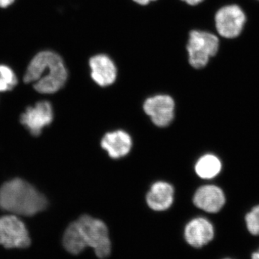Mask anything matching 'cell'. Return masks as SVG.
I'll return each instance as SVG.
<instances>
[{"mask_svg":"<svg viewBox=\"0 0 259 259\" xmlns=\"http://www.w3.org/2000/svg\"><path fill=\"white\" fill-rule=\"evenodd\" d=\"M68 79V71L60 56L52 51L38 53L29 64L24 81L34 83V89L41 94L57 93Z\"/></svg>","mask_w":259,"mask_h":259,"instance_id":"cell-1","label":"cell"},{"mask_svg":"<svg viewBox=\"0 0 259 259\" xmlns=\"http://www.w3.org/2000/svg\"><path fill=\"white\" fill-rule=\"evenodd\" d=\"M47 204L44 195L20 179L6 182L0 188V207L8 212L32 216L44 210Z\"/></svg>","mask_w":259,"mask_h":259,"instance_id":"cell-2","label":"cell"},{"mask_svg":"<svg viewBox=\"0 0 259 259\" xmlns=\"http://www.w3.org/2000/svg\"><path fill=\"white\" fill-rule=\"evenodd\" d=\"M219 40L216 35L202 30L190 32L187 46L189 62L194 69H202L208 64L209 58L217 54Z\"/></svg>","mask_w":259,"mask_h":259,"instance_id":"cell-3","label":"cell"},{"mask_svg":"<svg viewBox=\"0 0 259 259\" xmlns=\"http://www.w3.org/2000/svg\"><path fill=\"white\" fill-rule=\"evenodd\" d=\"M76 221L82 231L88 246L93 248L98 258H107L111 253L112 245L105 223L88 214H83Z\"/></svg>","mask_w":259,"mask_h":259,"instance_id":"cell-4","label":"cell"},{"mask_svg":"<svg viewBox=\"0 0 259 259\" xmlns=\"http://www.w3.org/2000/svg\"><path fill=\"white\" fill-rule=\"evenodd\" d=\"M30 243L28 229L23 221L15 215L0 218V245L6 248H25Z\"/></svg>","mask_w":259,"mask_h":259,"instance_id":"cell-5","label":"cell"},{"mask_svg":"<svg viewBox=\"0 0 259 259\" xmlns=\"http://www.w3.org/2000/svg\"><path fill=\"white\" fill-rule=\"evenodd\" d=\"M245 23V15L238 5L223 7L215 15V26L218 33L226 38L238 36Z\"/></svg>","mask_w":259,"mask_h":259,"instance_id":"cell-6","label":"cell"},{"mask_svg":"<svg viewBox=\"0 0 259 259\" xmlns=\"http://www.w3.org/2000/svg\"><path fill=\"white\" fill-rule=\"evenodd\" d=\"M175 103L171 97L166 95H158L149 97L145 101L144 110L151 117L155 125L167 127L175 117Z\"/></svg>","mask_w":259,"mask_h":259,"instance_id":"cell-7","label":"cell"},{"mask_svg":"<svg viewBox=\"0 0 259 259\" xmlns=\"http://www.w3.org/2000/svg\"><path fill=\"white\" fill-rule=\"evenodd\" d=\"M54 118L50 102H37L34 107H29L20 117V122L34 136L41 134L42 129L50 125Z\"/></svg>","mask_w":259,"mask_h":259,"instance_id":"cell-8","label":"cell"},{"mask_svg":"<svg viewBox=\"0 0 259 259\" xmlns=\"http://www.w3.org/2000/svg\"><path fill=\"white\" fill-rule=\"evenodd\" d=\"M214 226L208 219L198 217L193 218L186 225L185 239L191 246L202 248L208 245L214 238Z\"/></svg>","mask_w":259,"mask_h":259,"instance_id":"cell-9","label":"cell"},{"mask_svg":"<svg viewBox=\"0 0 259 259\" xmlns=\"http://www.w3.org/2000/svg\"><path fill=\"white\" fill-rule=\"evenodd\" d=\"M193 202L196 207L204 212L217 213L226 204V196L218 186L204 185L196 191Z\"/></svg>","mask_w":259,"mask_h":259,"instance_id":"cell-10","label":"cell"},{"mask_svg":"<svg viewBox=\"0 0 259 259\" xmlns=\"http://www.w3.org/2000/svg\"><path fill=\"white\" fill-rule=\"evenodd\" d=\"M91 76L93 81L99 86L105 88L112 85L117 78V69L110 57L104 54H99L92 57L90 60Z\"/></svg>","mask_w":259,"mask_h":259,"instance_id":"cell-11","label":"cell"},{"mask_svg":"<svg viewBox=\"0 0 259 259\" xmlns=\"http://www.w3.org/2000/svg\"><path fill=\"white\" fill-rule=\"evenodd\" d=\"M132 146L131 136L121 130L107 133L101 141L102 148L107 151L110 157L114 159L127 156Z\"/></svg>","mask_w":259,"mask_h":259,"instance_id":"cell-12","label":"cell"},{"mask_svg":"<svg viewBox=\"0 0 259 259\" xmlns=\"http://www.w3.org/2000/svg\"><path fill=\"white\" fill-rule=\"evenodd\" d=\"M175 190L170 184L157 182L153 184L146 195V202L153 210H166L171 207L174 202Z\"/></svg>","mask_w":259,"mask_h":259,"instance_id":"cell-13","label":"cell"},{"mask_svg":"<svg viewBox=\"0 0 259 259\" xmlns=\"http://www.w3.org/2000/svg\"><path fill=\"white\" fill-rule=\"evenodd\" d=\"M63 245L65 249L73 255L79 254L88 246L77 221L71 223L66 228L63 238Z\"/></svg>","mask_w":259,"mask_h":259,"instance_id":"cell-14","label":"cell"},{"mask_svg":"<svg viewBox=\"0 0 259 259\" xmlns=\"http://www.w3.org/2000/svg\"><path fill=\"white\" fill-rule=\"evenodd\" d=\"M194 168L197 176L204 180H210L219 175L222 163L215 155L207 153L199 158Z\"/></svg>","mask_w":259,"mask_h":259,"instance_id":"cell-15","label":"cell"},{"mask_svg":"<svg viewBox=\"0 0 259 259\" xmlns=\"http://www.w3.org/2000/svg\"><path fill=\"white\" fill-rule=\"evenodd\" d=\"M18 79L13 70L5 65H0V93L10 91L16 86Z\"/></svg>","mask_w":259,"mask_h":259,"instance_id":"cell-16","label":"cell"},{"mask_svg":"<svg viewBox=\"0 0 259 259\" xmlns=\"http://www.w3.org/2000/svg\"><path fill=\"white\" fill-rule=\"evenodd\" d=\"M245 223L250 235L259 236V205L255 206L245 214Z\"/></svg>","mask_w":259,"mask_h":259,"instance_id":"cell-17","label":"cell"},{"mask_svg":"<svg viewBox=\"0 0 259 259\" xmlns=\"http://www.w3.org/2000/svg\"><path fill=\"white\" fill-rule=\"evenodd\" d=\"M15 0H0V8H6L10 6Z\"/></svg>","mask_w":259,"mask_h":259,"instance_id":"cell-18","label":"cell"},{"mask_svg":"<svg viewBox=\"0 0 259 259\" xmlns=\"http://www.w3.org/2000/svg\"><path fill=\"white\" fill-rule=\"evenodd\" d=\"M182 1L185 2L187 4L190 5H197L202 3L203 0H182Z\"/></svg>","mask_w":259,"mask_h":259,"instance_id":"cell-19","label":"cell"},{"mask_svg":"<svg viewBox=\"0 0 259 259\" xmlns=\"http://www.w3.org/2000/svg\"><path fill=\"white\" fill-rule=\"evenodd\" d=\"M250 259H259V247L258 249L250 253Z\"/></svg>","mask_w":259,"mask_h":259,"instance_id":"cell-20","label":"cell"},{"mask_svg":"<svg viewBox=\"0 0 259 259\" xmlns=\"http://www.w3.org/2000/svg\"><path fill=\"white\" fill-rule=\"evenodd\" d=\"M135 3H137V4L141 5H148L150 2L151 1H156V0H134Z\"/></svg>","mask_w":259,"mask_h":259,"instance_id":"cell-21","label":"cell"},{"mask_svg":"<svg viewBox=\"0 0 259 259\" xmlns=\"http://www.w3.org/2000/svg\"><path fill=\"white\" fill-rule=\"evenodd\" d=\"M222 259H235V258H231V257H225V258H223Z\"/></svg>","mask_w":259,"mask_h":259,"instance_id":"cell-22","label":"cell"}]
</instances>
